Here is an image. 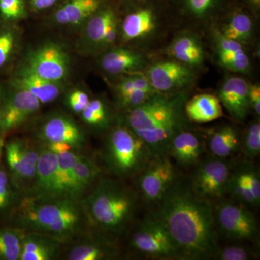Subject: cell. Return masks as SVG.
<instances>
[{"instance_id": "7", "label": "cell", "mask_w": 260, "mask_h": 260, "mask_svg": "<svg viewBox=\"0 0 260 260\" xmlns=\"http://www.w3.org/2000/svg\"><path fill=\"white\" fill-rule=\"evenodd\" d=\"M213 205L214 221L219 237L259 247V225L252 210L225 198L216 200Z\"/></svg>"}, {"instance_id": "45", "label": "cell", "mask_w": 260, "mask_h": 260, "mask_svg": "<svg viewBox=\"0 0 260 260\" xmlns=\"http://www.w3.org/2000/svg\"><path fill=\"white\" fill-rule=\"evenodd\" d=\"M241 4L248 8L256 18L260 15V0H237Z\"/></svg>"}, {"instance_id": "9", "label": "cell", "mask_w": 260, "mask_h": 260, "mask_svg": "<svg viewBox=\"0 0 260 260\" xmlns=\"http://www.w3.org/2000/svg\"><path fill=\"white\" fill-rule=\"evenodd\" d=\"M157 93L174 95L191 92L199 72L172 58L153 59L143 72Z\"/></svg>"}, {"instance_id": "11", "label": "cell", "mask_w": 260, "mask_h": 260, "mask_svg": "<svg viewBox=\"0 0 260 260\" xmlns=\"http://www.w3.org/2000/svg\"><path fill=\"white\" fill-rule=\"evenodd\" d=\"M177 174L172 159L167 154L152 157L135 178L140 200L148 206H156Z\"/></svg>"}, {"instance_id": "33", "label": "cell", "mask_w": 260, "mask_h": 260, "mask_svg": "<svg viewBox=\"0 0 260 260\" xmlns=\"http://www.w3.org/2000/svg\"><path fill=\"white\" fill-rule=\"evenodd\" d=\"M102 171L91 158L81 154L74 166L75 199L80 200L102 177Z\"/></svg>"}, {"instance_id": "47", "label": "cell", "mask_w": 260, "mask_h": 260, "mask_svg": "<svg viewBox=\"0 0 260 260\" xmlns=\"http://www.w3.org/2000/svg\"><path fill=\"white\" fill-rule=\"evenodd\" d=\"M120 1L124 3H140V2H145L147 0H120Z\"/></svg>"}, {"instance_id": "14", "label": "cell", "mask_w": 260, "mask_h": 260, "mask_svg": "<svg viewBox=\"0 0 260 260\" xmlns=\"http://www.w3.org/2000/svg\"><path fill=\"white\" fill-rule=\"evenodd\" d=\"M227 195L230 200L251 210L259 208V169L252 160L244 159L236 162L228 181Z\"/></svg>"}, {"instance_id": "10", "label": "cell", "mask_w": 260, "mask_h": 260, "mask_svg": "<svg viewBox=\"0 0 260 260\" xmlns=\"http://www.w3.org/2000/svg\"><path fill=\"white\" fill-rule=\"evenodd\" d=\"M208 155L194 167L190 177L191 186L199 196L212 203L225 198L227 184L237 160Z\"/></svg>"}, {"instance_id": "17", "label": "cell", "mask_w": 260, "mask_h": 260, "mask_svg": "<svg viewBox=\"0 0 260 260\" xmlns=\"http://www.w3.org/2000/svg\"><path fill=\"white\" fill-rule=\"evenodd\" d=\"M41 103L27 90L15 88L0 103V133L3 136L23 125L38 112Z\"/></svg>"}, {"instance_id": "15", "label": "cell", "mask_w": 260, "mask_h": 260, "mask_svg": "<svg viewBox=\"0 0 260 260\" xmlns=\"http://www.w3.org/2000/svg\"><path fill=\"white\" fill-rule=\"evenodd\" d=\"M121 13L119 0H108L87 20V37L94 46L104 51L114 47L119 38Z\"/></svg>"}, {"instance_id": "22", "label": "cell", "mask_w": 260, "mask_h": 260, "mask_svg": "<svg viewBox=\"0 0 260 260\" xmlns=\"http://www.w3.org/2000/svg\"><path fill=\"white\" fill-rule=\"evenodd\" d=\"M37 137L44 145L64 143L75 150L83 148L87 143L83 129L73 119L63 114L47 118L39 128Z\"/></svg>"}, {"instance_id": "1", "label": "cell", "mask_w": 260, "mask_h": 260, "mask_svg": "<svg viewBox=\"0 0 260 260\" xmlns=\"http://www.w3.org/2000/svg\"><path fill=\"white\" fill-rule=\"evenodd\" d=\"M153 213L167 229L181 260L214 259L220 246L213 203L195 192L189 177L177 174Z\"/></svg>"}, {"instance_id": "48", "label": "cell", "mask_w": 260, "mask_h": 260, "mask_svg": "<svg viewBox=\"0 0 260 260\" xmlns=\"http://www.w3.org/2000/svg\"><path fill=\"white\" fill-rule=\"evenodd\" d=\"M4 93H3V89L0 87V103H1L2 100H3V97H4Z\"/></svg>"}, {"instance_id": "36", "label": "cell", "mask_w": 260, "mask_h": 260, "mask_svg": "<svg viewBox=\"0 0 260 260\" xmlns=\"http://www.w3.org/2000/svg\"><path fill=\"white\" fill-rule=\"evenodd\" d=\"M20 198L9 173L0 164V218H10Z\"/></svg>"}, {"instance_id": "35", "label": "cell", "mask_w": 260, "mask_h": 260, "mask_svg": "<svg viewBox=\"0 0 260 260\" xmlns=\"http://www.w3.org/2000/svg\"><path fill=\"white\" fill-rule=\"evenodd\" d=\"M25 234L20 228L0 227V260H20Z\"/></svg>"}, {"instance_id": "34", "label": "cell", "mask_w": 260, "mask_h": 260, "mask_svg": "<svg viewBox=\"0 0 260 260\" xmlns=\"http://www.w3.org/2000/svg\"><path fill=\"white\" fill-rule=\"evenodd\" d=\"M108 0H62L59 5L64 9L70 24L86 22L107 3Z\"/></svg>"}, {"instance_id": "16", "label": "cell", "mask_w": 260, "mask_h": 260, "mask_svg": "<svg viewBox=\"0 0 260 260\" xmlns=\"http://www.w3.org/2000/svg\"><path fill=\"white\" fill-rule=\"evenodd\" d=\"M161 55L201 71L205 68L208 52L199 32L186 28L174 34L170 42L160 51Z\"/></svg>"}, {"instance_id": "42", "label": "cell", "mask_w": 260, "mask_h": 260, "mask_svg": "<svg viewBox=\"0 0 260 260\" xmlns=\"http://www.w3.org/2000/svg\"><path fill=\"white\" fill-rule=\"evenodd\" d=\"M249 100L251 112L257 119L260 116V85L259 83H249Z\"/></svg>"}, {"instance_id": "12", "label": "cell", "mask_w": 260, "mask_h": 260, "mask_svg": "<svg viewBox=\"0 0 260 260\" xmlns=\"http://www.w3.org/2000/svg\"><path fill=\"white\" fill-rule=\"evenodd\" d=\"M3 153L13 184L23 196L31 186L37 173L40 148H35L25 140L13 138L5 142Z\"/></svg>"}, {"instance_id": "46", "label": "cell", "mask_w": 260, "mask_h": 260, "mask_svg": "<svg viewBox=\"0 0 260 260\" xmlns=\"http://www.w3.org/2000/svg\"><path fill=\"white\" fill-rule=\"evenodd\" d=\"M5 137L0 133V161H1L2 155L3 154V150H4L5 145Z\"/></svg>"}, {"instance_id": "19", "label": "cell", "mask_w": 260, "mask_h": 260, "mask_svg": "<svg viewBox=\"0 0 260 260\" xmlns=\"http://www.w3.org/2000/svg\"><path fill=\"white\" fill-rule=\"evenodd\" d=\"M207 151L205 130L191 125L178 131L168 146L167 154L181 167H195Z\"/></svg>"}, {"instance_id": "18", "label": "cell", "mask_w": 260, "mask_h": 260, "mask_svg": "<svg viewBox=\"0 0 260 260\" xmlns=\"http://www.w3.org/2000/svg\"><path fill=\"white\" fill-rule=\"evenodd\" d=\"M214 57L219 66L234 74L248 75L252 70L246 48L223 35L215 25L208 29Z\"/></svg>"}, {"instance_id": "25", "label": "cell", "mask_w": 260, "mask_h": 260, "mask_svg": "<svg viewBox=\"0 0 260 260\" xmlns=\"http://www.w3.org/2000/svg\"><path fill=\"white\" fill-rule=\"evenodd\" d=\"M68 55L60 47L49 44L30 54L27 67L39 76L58 83L68 75Z\"/></svg>"}, {"instance_id": "43", "label": "cell", "mask_w": 260, "mask_h": 260, "mask_svg": "<svg viewBox=\"0 0 260 260\" xmlns=\"http://www.w3.org/2000/svg\"><path fill=\"white\" fill-rule=\"evenodd\" d=\"M30 8L36 12L44 11L57 6L62 0H27Z\"/></svg>"}, {"instance_id": "23", "label": "cell", "mask_w": 260, "mask_h": 260, "mask_svg": "<svg viewBox=\"0 0 260 260\" xmlns=\"http://www.w3.org/2000/svg\"><path fill=\"white\" fill-rule=\"evenodd\" d=\"M153 54L129 47H113L104 51L100 66L107 74L120 75L143 73Z\"/></svg>"}, {"instance_id": "8", "label": "cell", "mask_w": 260, "mask_h": 260, "mask_svg": "<svg viewBox=\"0 0 260 260\" xmlns=\"http://www.w3.org/2000/svg\"><path fill=\"white\" fill-rule=\"evenodd\" d=\"M129 247L135 254L147 259L181 260L167 229L153 213L132 228Z\"/></svg>"}, {"instance_id": "4", "label": "cell", "mask_w": 260, "mask_h": 260, "mask_svg": "<svg viewBox=\"0 0 260 260\" xmlns=\"http://www.w3.org/2000/svg\"><path fill=\"white\" fill-rule=\"evenodd\" d=\"M140 200L138 191L122 181L102 176L80 201L92 229L117 242L132 226Z\"/></svg>"}, {"instance_id": "28", "label": "cell", "mask_w": 260, "mask_h": 260, "mask_svg": "<svg viewBox=\"0 0 260 260\" xmlns=\"http://www.w3.org/2000/svg\"><path fill=\"white\" fill-rule=\"evenodd\" d=\"M13 86L14 88L30 92L41 104L54 102L61 93L60 87L56 82L39 76L32 73L28 67L19 72L13 80Z\"/></svg>"}, {"instance_id": "29", "label": "cell", "mask_w": 260, "mask_h": 260, "mask_svg": "<svg viewBox=\"0 0 260 260\" xmlns=\"http://www.w3.org/2000/svg\"><path fill=\"white\" fill-rule=\"evenodd\" d=\"M63 243L46 234L25 232L20 260H52L59 257Z\"/></svg>"}, {"instance_id": "38", "label": "cell", "mask_w": 260, "mask_h": 260, "mask_svg": "<svg viewBox=\"0 0 260 260\" xmlns=\"http://www.w3.org/2000/svg\"><path fill=\"white\" fill-rule=\"evenodd\" d=\"M259 257V247L248 246L246 243L235 242L221 247L214 259L217 260H253Z\"/></svg>"}, {"instance_id": "3", "label": "cell", "mask_w": 260, "mask_h": 260, "mask_svg": "<svg viewBox=\"0 0 260 260\" xmlns=\"http://www.w3.org/2000/svg\"><path fill=\"white\" fill-rule=\"evenodd\" d=\"M190 92L155 93L148 101L123 114L120 119L148 145L152 155L167 154L174 135L191 125L184 111Z\"/></svg>"}, {"instance_id": "40", "label": "cell", "mask_w": 260, "mask_h": 260, "mask_svg": "<svg viewBox=\"0 0 260 260\" xmlns=\"http://www.w3.org/2000/svg\"><path fill=\"white\" fill-rule=\"evenodd\" d=\"M15 32L10 29L0 31V69L8 62L15 46Z\"/></svg>"}, {"instance_id": "39", "label": "cell", "mask_w": 260, "mask_h": 260, "mask_svg": "<svg viewBox=\"0 0 260 260\" xmlns=\"http://www.w3.org/2000/svg\"><path fill=\"white\" fill-rule=\"evenodd\" d=\"M27 0H0V18L6 23L16 21L26 15Z\"/></svg>"}, {"instance_id": "20", "label": "cell", "mask_w": 260, "mask_h": 260, "mask_svg": "<svg viewBox=\"0 0 260 260\" xmlns=\"http://www.w3.org/2000/svg\"><path fill=\"white\" fill-rule=\"evenodd\" d=\"M256 19L250 10L237 2L213 25L225 37L247 49L255 44Z\"/></svg>"}, {"instance_id": "6", "label": "cell", "mask_w": 260, "mask_h": 260, "mask_svg": "<svg viewBox=\"0 0 260 260\" xmlns=\"http://www.w3.org/2000/svg\"><path fill=\"white\" fill-rule=\"evenodd\" d=\"M102 158L108 172L118 179H135L152 158L144 140L120 119L108 131Z\"/></svg>"}, {"instance_id": "32", "label": "cell", "mask_w": 260, "mask_h": 260, "mask_svg": "<svg viewBox=\"0 0 260 260\" xmlns=\"http://www.w3.org/2000/svg\"><path fill=\"white\" fill-rule=\"evenodd\" d=\"M81 114L85 124L99 131L108 132L119 121H116L115 114L109 103L101 98L90 100Z\"/></svg>"}, {"instance_id": "27", "label": "cell", "mask_w": 260, "mask_h": 260, "mask_svg": "<svg viewBox=\"0 0 260 260\" xmlns=\"http://www.w3.org/2000/svg\"><path fill=\"white\" fill-rule=\"evenodd\" d=\"M242 132L237 126L225 124L205 131L206 148L210 155L232 158L241 152Z\"/></svg>"}, {"instance_id": "13", "label": "cell", "mask_w": 260, "mask_h": 260, "mask_svg": "<svg viewBox=\"0 0 260 260\" xmlns=\"http://www.w3.org/2000/svg\"><path fill=\"white\" fill-rule=\"evenodd\" d=\"M178 23L208 30L215 25L237 0H166Z\"/></svg>"}, {"instance_id": "5", "label": "cell", "mask_w": 260, "mask_h": 260, "mask_svg": "<svg viewBox=\"0 0 260 260\" xmlns=\"http://www.w3.org/2000/svg\"><path fill=\"white\" fill-rule=\"evenodd\" d=\"M120 3L124 12L119 28L121 40L131 44L130 47L153 55L177 23L167 1Z\"/></svg>"}, {"instance_id": "21", "label": "cell", "mask_w": 260, "mask_h": 260, "mask_svg": "<svg viewBox=\"0 0 260 260\" xmlns=\"http://www.w3.org/2000/svg\"><path fill=\"white\" fill-rule=\"evenodd\" d=\"M249 83L242 75H228L220 83L216 94L222 106L237 123H244L251 112Z\"/></svg>"}, {"instance_id": "44", "label": "cell", "mask_w": 260, "mask_h": 260, "mask_svg": "<svg viewBox=\"0 0 260 260\" xmlns=\"http://www.w3.org/2000/svg\"><path fill=\"white\" fill-rule=\"evenodd\" d=\"M44 147L49 149L53 153L57 154V155L73 150V148L70 145L64 143H49V144L44 145Z\"/></svg>"}, {"instance_id": "41", "label": "cell", "mask_w": 260, "mask_h": 260, "mask_svg": "<svg viewBox=\"0 0 260 260\" xmlns=\"http://www.w3.org/2000/svg\"><path fill=\"white\" fill-rule=\"evenodd\" d=\"M88 94L82 90H75L70 93L68 98V104L72 110L75 113L81 114L90 102Z\"/></svg>"}, {"instance_id": "26", "label": "cell", "mask_w": 260, "mask_h": 260, "mask_svg": "<svg viewBox=\"0 0 260 260\" xmlns=\"http://www.w3.org/2000/svg\"><path fill=\"white\" fill-rule=\"evenodd\" d=\"M58 155L42 146L37 173L30 189L23 196L32 198H57L56 194Z\"/></svg>"}, {"instance_id": "37", "label": "cell", "mask_w": 260, "mask_h": 260, "mask_svg": "<svg viewBox=\"0 0 260 260\" xmlns=\"http://www.w3.org/2000/svg\"><path fill=\"white\" fill-rule=\"evenodd\" d=\"M244 159L253 160L260 153V122L259 119L249 123L245 129L242 132L241 152Z\"/></svg>"}, {"instance_id": "2", "label": "cell", "mask_w": 260, "mask_h": 260, "mask_svg": "<svg viewBox=\"0 0 260 260\" xmlns=\"http://www.w3.org/2000/svg\"><path fill=\"white\" fill-rule=\"evenodd\" d=\"M8 220L10 225L25 232L46 234L63 244L92 229L80 200L66 197L22 196Z\"/></svg>"}, {"instance_id": "30", "label": "cell", "mask_w": 260, "mask_h": 260, "mask_svg": "<svg viewBox=\"0 0 260 260\" xmlns=\"http://www.w3.org/2000/svg\"><path fill=\"white\" fill-rule=\"evenodd\" d=\"M184 111L188 119L197 124H205L223 116V106L217 95L203 93L187 99Z\"/></svg>"}, {"instance_id": "31", "label": "cell", "mask_w": 260, "mask_h": 260, "mask_svg": "<svg viewBox=\"0 0 260 260\" xmlns=\"http://www.w3.org/2000/svg\"><path fill=\"white\" fill-rule=\"evenodd\" d=\"M80 155L78 150H72L58 155L56 174V197L74 198V166Z\"/></svg>"}, {"instance_id": "24", "label": "cell", "mask_w": 260, "mask_h": 260, "mask_svg": "<svg viewBox=\"0 0 260 260\" xmlns=\"http://www.w3.org/2000/svg\"><path fill=\"white\" fill-rule=\"evenodd\" d=\"M67 253L70 260H110L120 257L117 242L95 231L75 239Z\"/></svg>"}]
</instances>
